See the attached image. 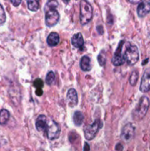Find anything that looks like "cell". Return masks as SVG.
I'll return each instance as SVG.
<instances>
[{
    "instance_id": "obj_10",
    "label": "cell",
    "mask_w": 150,
    "mask_h": 151,
    "mask_svg": "<svg viewBox=\"0 0 150 151\" xmlns=\"http://www.w3.org/2000/svg\"><path fill=\"white\" fill-rule=\"evenodd\" d=\"M140 90L142 92L145 93L150 91V71H146L144 72L142 78H141Z\"/></svg>"
},
{
    "instance_id": "obj_5",
    "label": "cell",
    "mask_w": 150,
    "mask_h": 151,
    "mask_svg": "<svg viewBox=\"0 0 150 151\" xmlns=\"http://www.w3.org/2000/svg\"><path fill=\"white\" fill-rule=\"evenodd\" d=\"M45 23L47 27H53L57 24L60 19V14L56 8H48L46 7Z\"/></svg>"
},
{
    "instance_id": "obj_15",
    "label": "cell",
    "mask_w": 150,
    "mask_h": 151,
    "mask_svg": "<svg viewBox=\"0 0 150 151\" xmlns=\"http://www.w3.org/2000/svg\"><path fill=\"white\" fill-rule=\"evenodd\" d=\"M60 41V36L58 33L55 32H52L47 37V44L50 47H55L58 44Z\"/></svg>"
},
{
    "instance_id": "obj_12",
    "label": "cell",
    "mask_w": 150,
    "mask_h": 151,
    "mask_svg": "<svg viewBox=\"0 0 150 151\" xmlns=\"http://www.w3.org/2000/svg\"><path fill=\"white\" fill-rule=\"evenodd\" d=\"M46 117L44 115H40L35 122V127L38 131H45L47 128Z\"/></svg>"
},
{
    "instance_id": "obj_26",
    "label": "cell",
    "mask_w": 150,
    "mask_h": 151,
    "mask_svg": "<svg viewBox=\"0 0 150 151\" xmlns=\"http://www.w3.org/2000/svg\"><path fill=\"white\" fill-rule=\"evenodd\" d=\"M116 151H122L123 150V145L121 143H118L116 146Z\"/></svg>"
},
{
    "instance_id": "obj_13",
    "label": "cell",
    "mask_w": 150,
    "mask_h": 151,
    "mask_svg": "<svg viewBox=\"0 0 150 151\" xmlns=\"http://www.w3.org/2000/svg\"><path fill=\"white\" fill-rule=\"evenodd\" d=\"M80 67L84 72H89L92 69L91 60L88 56H83L80 60Z\"/></svg>"
},
{
    "instance_id": "obj_24",
    "label": "cell",
    "mask_w": 150,
    "mask_h": 151,
    "mask_svg": "<svg viewBox=\"0 0 150 151\" xmlns=\"http://www.w3.org/2000/svg\"><path fill=\"white\" fill-rule=\"evenodd\" d=\"M98 62L99 63L100 66H104V64L105 63V58L101 54H100L98 56Z\"/></svg>"
},
{
    "instance_id": "obj_28",
    "label": "cell",
    "mask_w": 150,
    "mask_h": 151,
    "mask_svg": "<svg viewBox=\"0 0 150 151\" xmlns=\"http://www.w3.org/2000/svg\"><path fill=\"white\" fill-rule=\"evenodd\" d=\"M90 146L88 143H85V147H84V151H89Z\"/></svg>"
},
{
    "instance_id": "obj_27",
    "label": "cell",
    "mask_w": 150,
    "mask_h": 151,
    "mask_svg": "<svg viewBox=\"0 0 150 151\" xmlns=\"http://www.w3.org/2000/svg\"><path fill=\"white\" fill-rule=\"evenodd\" d=\"M35 93H36L37 96H41L43 94L42 88H37L36 91H35Z\"/></svg>"
},
{
    "instance_id": "obj_16",
    "label": "cell",
    "mask_w": 150,
    "mask_h": 151,
    "mask_svg": "<svg viewBox=\"0 0 150 151\" xmlns=\"http://www.w3.org/2000/svg\"><path fill=\"white\" fill-rule=\"evenodd\" d=\"M73 122L76 126H80L84 121V116L80 111H75L73 114Z\"/></svg>"
},
{
    "instance_id": "obj_11",
    "label": "cell",
    "mask_w": 150,
    "mask_h": 151,
    "mask_svg": "<svg viewBox=\"0 0 150 151\" xmlns=\"http://www.w3.org/2000/svg\"><path fill=\"white\" fill-rule=\"evenodd\" d=\"M66 100H67L69 106L71 108L76 106L78 103L77 93H76V90L74 89V88H70L67 92Z\"/></svg>"
},
{
    "instance_id": "obj_2",
    "label": "cell",
    "mask_w": 150,
    "mask_h": 151,
    "mask_svg": "<svg viewBox=\"0 0 150 151\" xmlns=\"http://www.w3.org/2000/svg\"><path fill=\"white\" fill-rule=\"evenodd\" d=\"M124 57L128 65L132 66L135 64L139 58V52L138 47L135 45H131L129 43H128V47H126L125 50Z\"/></svg>"
},
{
    "instance_id": "obj_7",
    "label": "cell",
    "mask_w": 150,
    "mask_h": 151,
    "mask_svg": "<svg viewBox=\"0 0 150 151\" xmlns=\"http://www.w3.org/2000/svg\"><path fill=\"white\" fill-rule=\"evenodd\" d=\"M124 44V41H121L117 50H116V52H115L114 56H113V59H112V63H113L114 66H121V65H122L125 62L124 57L122 55V48H123Z\"/></svg>"
},
{
    "instance_id": "obj_1",
    "label": "cell",
    "mask_w": 150,
    "mask_h": 151,
    "mask_svg": "<svg viewBox=\"0 0 150 151\" xmlns=\"http://www.w3.org/2000/svg\"><path fill=\"white\" fill-rule=\"evenodd\" d=\"M93 18V8L91 4L86 0H82L80 2V23L85 25L89 23Z\"/></svg>"
},
{
    "instance_id": "obj_6",
    "label": "cell",
    "mask_w": 150,
    "mask_h": 151,
    "mask_svg": "<svg viewBox=\"0 0 150 151\" xmlns=\"http://www.w3.org/2000/svg\"><path fill=\"white\" fill-rule=\"evenodd\" d=\"M46 133L47 138L49 140L56 139L58 138L60 134V125L55 121L51 120L49 123L47 125Z\"/></svg>"
},
{
    "instance_id": "obj_23",
    "label": "cell",
    "mask_w": 150,
    "mask_h": 151,
    "mask_svg": "<svg viewBox=\"0 0 150 151\" xmlns=\"http://www.w3.org/2000/svg\"><path fill=\"white\" fill-rule=\"evenodd\" d=\"M34 86L36 87L37 88H41L44 86V82H43L41 79L38 78V79H36L34 81Z\"/></svg>"
},
{
    "instance_id": "obj_19",
    "label": "cell",
    "mask_w": 150,
    "mask_h": 151,
    "mask_svg": "<svg viewBox=\"0 0 150 151\" xmlns=\"http://www.w3.org/2000/svg\"><path fill=\"white\" fill-rule=\"evenodd\" d=\"M138 79V72L137 71H134L133 72L131 75L130 78H129V83H130L131 86H134L136 85L137 81Z\"/></svg>"
},
{
    "instance_id": "obj_22",
    "label": "cell",
    "mask_w": 150,
    "mask_h": 151,
    "mask_svg": "<svg viewBox=\"0 0 150 151\" xmlns=\"http://www.w3.org/2000/svg\"><path fill=\"white\" fill-rule=\"evenodd\" d=\"M57 6H58V3L56 0H51L49 2H47L46 7H48V8H57Z\"/></svg>"
},
{
    "instance_id": "obj_4",
    "label": "cell",
    "mask_w": 150,
    "mask_h": 151,
    "mask_svg": "<svg viewBox=\"0 0 150 151\" xmlns=\"http://www.w3.org/2000/svg\"><path fill=\"white\" fill-rule=\"evenodd\" d=\"M149 107V100L147 97L144 96L140 99L138 106L135 110V116L138 119H142L147 113Z\"/></svg>"
},
{
    "instance_id": "obj_3",
    "label": "cell",
    "mask_w": 150,
    "mask_h": 151,
    "mask_svg": "<svg viewBox=\"0 0 150 151\" xmlns=\"http://www.w3.org/2000/svg\"><path fill=\"white\" fill-rule=\"evenodd\" d=\"M102 127V122L99 119H97L91 125H86L84 128L85 138L87 140H92L96 137L99 130Z\"/></svg>"
},
{
    "instance_id": "obj_18",
    "label": "cell",
    "mask_w": 150,
    "mask_h": 151,
    "mask_svg": "<svg viewBox=\"0 0 150 151\" xmlns=\"http://www.w3.org/2000/svg\"><path fill=\"white\" fill-rule=\"evenodd\" d=\"M10 118V113L6 109H1L0 111V125H4L7 123Z\"/></svg>"
},
{
    "instance_id": "obj_29",
    "label": "cell",
    "mask_w": 150,
    "mask_h": 151,
    "mask_svg": "<svg viewBox=\"0 0 150 151\" xmlns=\"http://www.w3.org/2000/svg\"><path fill=\"white\" fill-rule=\"evenodd\" d=\"M128 1H129V2L132 3V4H136V3L140 2V1H141V0H128Z\"/></svg>"
},
{
    "instance_id": "obj_21",
    "label": "cell",
    "mask_w": 150,
    "mask_h": 151,
    "mask_svg": "<svg viewBox=\"0 0 150 151\" xmlns=\"http://www.w3.org/2000/svg\"><path fill=\"white\" fill-rule=\"evenodd\" d=\"M6 21V15L4 8L0 4V25H3Z\"/></svg>"
},
{
    "instance_id": "obj_8",
    "label": "cell",
    "mask_w": 150,
    "mask_h": 151,
    "mask_svg": "<svg viewBox=\"0 0 150 151\" xmlns=\"http://www.w3.org/2000/svg\"><path fill=\"white\" fill-rule=\"evenodd\" d=\"M135 134V127L131 123H127L123 127L121 131V138L127 142L132 139Z\"/></svg>"
},
{
    "instance_id": "obj_17",
    "label": "cell",
    "mask_w": 150,
    "mask_h": 151,
    "mask_svg": "<svg viewBox=\"0 0 150 151\" xmlns=\"http://www.w3.org/2000/svg\"><path fill=\"white\" fill-rule=\"evenodd\" d=\"M27 1V7L29 10L35 12L40 7V0H26Z\"/></svg>"
},
{
    "instance_id": "obj_9",
    "label": "cell",
    "mask_w": 150,
    "mask_h": 151,
    "mask_svg": "<svg viewBox=\"0 0 150 151\" xmlns=\"http://www.w3.org/2000/svg\"><path fill=\"white\" fill-rule=\"evenodd\" d=\"M137 13L139 17L142 18L150 13V0H144L141 2L137 8Z\"/></svg>"
},
{
    "instance_id": "obj_30",
    "label": "cell",
    "mask_w": 150,
    "mask_h": 151,
    "mask_svg": "<svg viewBox=\"0 0 150 151\" xmlns=\"http://www.w3.org/2000/svg\"><path fill=\"white\" fill-rule=\"evenodd\" d=\"M62 1H63V2L65 3V4H68V3L69 2V1H70V0H62Z\"/></svg>"
},
{
    "instance_id": "obj_20",
    "label": "cell",
    "mask_w": 150,
    "mask_h": 151,
    "mask_svg": "<svg viewBox=\"0 0 150 151\" xmlns=\"http://www.w3.org/2000/svg\"><path fill=\"white\" fill-rule=\"evenodd\" d=\"M55 80V75L53 72H49L46 78V83L48 85H51Z\"/></svg>"
},
{
    "instance_id": "obj_25",
    "label": "cell",
    "mask_w": 150,
    "mask_h": 151,
    "mask_svg": "<svg viewBox=\"0 0 150 151\" xmlns=\"http://www.w3.org/2000/svg\"><path fill=\"white\" fill-rule=\"evenodd\" d=\"M10 1H11L13 5L15 6V7H18L21 2V0H10Z\"/></svg>"
},
{
    "instance_id": "obj_14",
    "label": "cell",
    "mask_w": 150,
    "mask_h": 151,
    "mask_svg": "<svg viewBox=\"0 0 150 151\" xmlns=\"http://www.w3.org/2000/svg\"><path fill=\"white\" fill-rule=\"evenodd\" d=\"M71 44L76 48H80L84 44V39L80 32L75 34L71 38Z\"/></svg>"
}]
</instances>
